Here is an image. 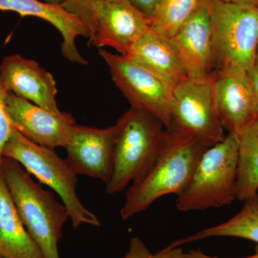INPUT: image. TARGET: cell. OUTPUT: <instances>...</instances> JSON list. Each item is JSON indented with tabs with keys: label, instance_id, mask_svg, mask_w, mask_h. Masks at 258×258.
<instances>
[{
	"label": "cell",
	"instance_id": "obj_17",
	"mask_svg": "<svg viewBox=\"0 0 258 258\" xmlns=\"http://www.w3.org/2000/svg\"><path fill=\"white\" fill-rule=\"evenodd\" d=\"M0 256L3 258H45L19 216L0 174Z\"/></svg>",
	"mask_w": 258,
	"mask_h": 258
},
{
	"label": "cell",
	"instance_id": "obj_20",
	"mask_svg": "<svg viewBox=\"0 0 258 258\" xmlns=\"http://www.w3.org/2000/svg\"><path fill=\"white\" fill-rule=\"evenodd\" d=\"M203 0H161L150 18V28L170 39L189 20Z\"/></svg>",
	"mask_w": 258,
	"mask_h": 258
},
{
	"label": "cell",
	"instance_id": "obj_9",
	"mask_svg": "<svg viewBox=\"0 0 258 258\" xmlns=\"http://www.w3.org/2000/svg\"><path fill=\"white\" fill-rule=\"evenodd\" d=\"M93 17L90 43L111 47L123 56L150 29V18L127 0H100L93 6Z\"/></svg>",
	"mask_w": 258,
	"mask_h": 258
},
{
	"label": "cell",
	"instance_id": "obj_31",
	"mask_svg": "<svg viewBox=\"0 0 258 258\" xmlns=\"http://www.w3.org/2000/svg\"><path fill=\"white\" fill-rule=\"evenodd\" d=\"M123 258H125V257H123Z\"/></svg>",
	"mask_w": 258,
	"mask_h": 258
},
{
	"label": "cell",
	"instance_id": "obj_22",
	"mask_svg": "<svg viewBox=\"0 0 258 258\" xmlns=\"http://www.w3.org/2000/svg\"><path fill=\"white\" fill-rule=\"evenodd\" d=\"M98 1L100 0H64L61 6L68 13L77 17L87 25L91 32V37L94 30L93 8Z\"/></svg>",
	"mask_w": 258,
	"mask_h": 258
},
{
	"label": "cell",
	"instance_id": "obj_3",
	"mask_svg": "<svg viewBox=\"0 0 258 258\" xmlns=\"http://www.w3.org/2000/svg\"><path fill=\"white\" fill-rule=\"evenodd\" d=\"M170 137L157 161L145 175L134 181L126 192L122 220L149 208L158 199L181 195L187 187L205 148L192 139Z\"/></svg>",
	"mask_w": 258,
	"mask_h": 258
},
{
	"label": "cell",
	"instance_id": "obj_23",
	"mask_svg": "<svg viewBox=\"0 0 258 258\" xmlns=\"http://www.w3.org/2000/svg\"><path fill=\"white\" fill-rule=\"evenodd\" d=\"M7 94L8 91L3 86L0 78V171H1L3 151L5 144L9 140L13 126L10 121L7 108Z\"/></svg>",
	"mask_w": 258,
	"mask_h": 258
},
{
	"label": "cell",
	"instance_id": "obj_27",
	"mask_svg": "<svg viewBox=\"0 0 258 258\" xmlns=\"http://www.w3.org/2000/svg\"><path fill=\"white\" fill-rule=\"evenodd\" d=\"M222 1L236 3V4L248 5V6L258 8V0H222Z\"/></svg>",
	"mask_w": 258,
	"mask_h": 258
},
{
	"label": "cell",
	"instance_id": "obj_4",
	"mask_svg": "<svg viewBox=\"0 0 258 258\" xmlns=\"http://www.w3.org/2000/svg\"><path fill=\"white\" fill-rule=\"evenodd\" d=\"M239 138L228 133L225 139L203 153L186 189L178 196L179 211L220 208L237 199Z\"/></svg>",
	"mask_w": 258,
	"mask_h": 258
},
{
	"label": "cell",
	"instance_id": "obj_1",
	"mask_svg": "<svg viewBox=\"0 0 258 258\" xmlns=\"http://www.w3.org/2000/svg\"><path fill=\"white\" fill-rule=\"evenodd\" d=\"M0 174L7 185L15 208L29 234L45 258H60L58 242L69 212L52 191L33 181L18 161L3 157Z\"/></svg>",
	"mask_w": 258,
	"mask_h": 258
},
{
	"label": "cell",
	"instance_id": "obj_5",
	"mask_svg": "<svg viewBox=\"0 0 258 258\" xmlns=\"http://www.w3.org/2000/svg\"><path fill=\"white\" fill-rule=\"evenodd\" d=\"M3 157L18 161L40 182L54 190L67 208L74 228L83 224L101 226L96 215L78 198L77 174L54 149L34 143L13 128L9 140L3 148Z\"/></svg>",
	"mask_w": 258,
	"mask_h": 258
},
{
	"label": "cell",
	"instance_id": "obj_12",
	"mask_svg": "<svg viewBox=\"0 0 258 258\" xmlns=\"http://www.w3.org/2000/svg\"><path fill=\"white\" fill-rule=\"evenodd\" d=\"M214 92L223 128L238 137L254 120L253 100L247 71L235 64L215 70Z\"/></svg>",
	"mask_w": 258,
	"mask_h": 258
},
{
	"label": "cell",
	"instance_id": "obj_19",
	"mask_svg": "<svg viewBox=\"0 0 258 258\" xmlns=\"http://www.w3.org/2000/svg\"><path fill=\"white\" fill-rule=\"evenodd\" d=\"M237 200L244 202L258 194V121L252 120L238 136Z\"/></svg>",
	"mask_w": 258,
	"mask_h": 258
},
{
	"label": "cell",
	"instance_id": "obj_11",
	"mask_svg": "<svg viewBox=\"0 0 258 258\" xmlns=\"http://www.w3.org/2000/svg\"><path fill=\"white\" fill-rule=\"evenodd\" d=\"M117 131L116 124L106 128L76 125L64 149L66 160L77 175H86L108 184Z\"/></svg>",
	"mask_w": 258,
	"mask_h": 258
},
{
	"label": "cell",
	"instance_id": "obj_24",
	"mask_svg": "<svg viewBox=\"0 0 258 258\" xmlns=\"http://www.w3.org/2000/svg\"><path fill=\"white\" fill-rule=\"evenodd\" d=\"M247 76L252 91L253 100L254 120L258 121V66L254 64L253 67L247 71Z\"/></svg>",
	"mask_w": 258,
	"mask_h": 258
},
{
	"label": "cell",
	"instance_id": "obj_21",
	"mask_svg": "<svg viewBox=\"0 0 258 258\" xmlns=\"http://www.w3.org/2000/svg\"><path fill=\"white\" fill-rule=\"evenodd\" d=\"M185 252L178 247L169 245L157 253L153 254L139 237H133L125 258H184Z\"/></svg>",
	"mask_w": 258,
	"mask_h": 258
},
{
	"label": "cell",
	"instance_id": "obj_2",
	"mask_svg": "<svg viewBox=\"0 0 258 258\" xmlns=\"http://www.w3.org/2000/svg\"><path fill=\"white\" fill-rule=\"evenodd\" d=\"M118 128L113 148L111 179L107 194L120 192L130 182L145 175L160 155L170 133L157 118L132 108L115 123Z\"/></svg>",
	"mask_w": 258,
	"mask_h": 258
},
{
	"label": "cell",
	"instance_id": "obj_6",
	"mask_svg": "<svg viewBox=\"0 0 258 258\" xmlns=\"http://www.w3.org/2000/svg\"><path fill=\"white\" fill-rule=\"evenodd\" d=\"M214 73L201 79L187 78L176 85L167 129L174 137L192 139L205 148L226 137L215 101Z\"/></svg>",
	"mask_w": 258,
	"mask_h": 258
},
{
	"label": "cell",
	"instance_id": "obj_15",
	"mask_svg": "<svg viewBox=\"0 0 258 258\" xmlns=\"http://www.w3.org/2000/svg\"><path fill=\"white\" fill-rule=\"evenodd\" d=\"M0 11H11L22 17H35L53 25L62 37V56L75 63L87 64L76 45L79 36H91L89 28L79 18L68 13L61 5H53L37 0H0Z\"/></svg>",
	"mask_w": 258,
	"mask_h": 258
},
{
	"label": "cell",
	"instance_id": "obj_18",
	"mask_svg": "<svg viewBox=\"0 0 258 258\" xmlns=\"http://www.w3.org/2000/svg\"><path fill=\"white\" fill-rule=\"evenodd\" d=\"M214 237H239L253 241L258 244V194L244 200L240 211L227 221L174 241L169 245L178 247Z\"/></svg>",
	"mask_w": 258,
	"mask_h": 258
},
{
	"label": "cell",
	"instance_id": "obj_30",
	"mask_svg": "<svg viewBox=\"0 0 258 258\" xmlns=\"http://www.w3.org/2000/svg\"><path fill=\"white\" fill-rule=\"evenodd\" d=\"M0 258H3V257H2L1 256H0Z\"/></svg>",
	"mask_w": 258,
	"mask_h": 258
},
{
	"label": "cell",
	"instance_id": "obj_28",
	"mask_svg": "<svg viewBox=\"0 0 258 258\" xmlns=\"http://www.w3.org/2000/svg\"><path fill=\"white\" fill-rule=\"evenodd\" d=\"M37 1L42 2V3H47V4L53 5H61L64 0H37Z\"/></svg>",
	"mask_w": 258,
	"mask_h": 258
},
{
	"label": "cell",
	"instance_id": "obj_16",
	"mask_svg": "<svg viewBox=\"0 0 258 258\" xmlns=\"http://www.w3.org/2000/svg\"><path fill=\"white\" fill-rule=\"evenodd\" d=\"M124 57L159 75L174 87L188 78L170 40L151 28Z\"/></svg>",
	"mask_w": 258,
	"mask_h": 258
},
{
	"label": "cell",
	"instance_id": "obj_29",
	"mask_svg": "<svg viewBox=\"0 0 258 258\" xmlns=\"http://www.w3.org/2000/svg\"><path fill=\"white\" fill-rule=\"evenodd\" d=\"M255 64H257V66H258V48H257V55H256Z\"/></svg>",
	"mask_w": 258,
	"mask_h": 258
},
{
	"label": "cell",
	"instance_id": "obj_8",
	"mask_svg": "<svg viewBox=\"0 0 258 258\" xmlns=\"http://www.w3.org/2000/svg\"><path fill=\"white\" fill-rule=\"evenodd\" d=\"M112 79L133 108L147 112L169 128L174 86L151 70L124 56L99 50Z\"/></svg>",
	"mask_w": 258,
	"mask_h": 258
},
{
	"label": "cell",
	"instance_id": "obj_10",
	"mask_svg": "<svg viewBox=\"0 0 258 258\" xmlns=\"http://www.w3.org/2000/svg\"><path fill=\"white\" fill-rule=\"evenodd\" d=\"M7 108L13 128L34 143L50 149L66 147L77 125L71 113L55 114L11 92L7 94Z\"/></svg>",
	"mask_w": 258,
	"mask_h": 258
},
{
	"label": "cell",
	"instance_id": "obj_14",
	"mask_svg": "<svg viewBox=\"0 0 258 258\" xmlns=\"http://www.w3.org/2000/svg\"><path fill=\"white\" fill-rule=\"evenodd\" d=\"M0 78L8 92L55 114L62 113L56 101L55 79L36 61L20 55L7 56L0 64Z\"/></svg>",
	"mask_w": 258,
	"mask_h": 258
},
{
	"label": "cell",
	"instance_id": "obj_26",
	"mask_svg": "<svg viewBox=\"0 0 258 258\" xmlns=\"http://www.w3.org/2000/svg\"><path fill=\"white\" fill-rule=\"evenodd\" d=\"M254 254L253 255L249 256V257H241V258H258V244L256 245L254 249ZM184 258H223L216 257V256H210L208 254L204 253L203 251L200 249H193L189 252L185 253Z\"/></svg>",
	"mask_w": 258,
	"mask_h": 258
},
{
	"label": "cell",
	"instance_id": "obj_25",
	"mask_svg": "<svg viewBox=\"0 0 258 258\" xmlns=\"http://www.w3.org/2000/svg\"><path fill=\"white\" fill-rule=\"evenodd\" d=\"M130 4L135 7L149 18H152L161 0H127Z\"/></svg>",
	"mask_w": 258,
	"mask_h": 258
},
{
	"label": "cell",
	"instance_id": "obj_13",
	"mask_svg": "<svg viewBox=\"0 0 258 258\" xmlns=\"http://www.w3.org/2000/svg\"><path fill=\"white\" fill-rule=\"evenodd\" d=\"M190 79H201L215 72L210 0H203L189 20L169 39Z\"/></svg>",
	"mask_w": 258,
	"mask_h": 258
},
{
	"label": "cell",
	"instance_id": "obj_7",
	"mask_svg": "<svg viewBox=\"0 0 258 258\" xmlns=\"http://www.w3.org/2000/svg\"><path fill=\"white\" fill-rule=\"evenodd\" d=\"M210 20L215 68L237 64L248 71L258 48V8L210 0Z\"/></svg>",
	"mask_w": 258,
	"mask_h": 258
}]
</instances>
